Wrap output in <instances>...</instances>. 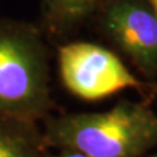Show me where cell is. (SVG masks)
Segmentation results:
<instances>
[{"instance_id":"cell-2","label":"cell","mask_w":157,"mask_h":157,"mask_svg":"<svg viewBox=\"0 0 157 157\" xmlns=\"http://www.w3.org/2000/svg\"><path fill=\"white\" fill-rule=\"evenodd\" d=\"M51 106L47 50L33 28L0 22V115L37 122Z\"/></svg>"},{"instance_id":"cell-6","label":"cell","mask_w":157,"mask_h":157,"mask_svg":"<svg viewBox=\"0 0 157 157\" xmlns=\"http://www.w3.org/2000/svg\"><path fill=\"white\" fill-rule=\"evenodd\" d=\"M97 0H51V9L62 22L77 20L90 11Z\"/></svg>"},{"instance_id":"cell-9","label":"cell","mask_w":157,"mask_h":157,"mask_svg":"<svg viewBox=\"0 0 157 157\" xmlns=\"http://www.w3.org/2000/svg\"><path fill=\"white\" fill-rule=\"evenodd\" d=\"M148 157H157V152H156V153H153V155H151V156H148Z\"/></svg>"},{"instance_id":"cell-1","label":"cell","mask_w":157,"mask_h":157,"mask_svg":"<svg viewBox=\"0 0 157 157\" xmlns=\"http://www.w3.org/2000/svg\"><path fill=\"white\" fill-rule=\"evenodd\" d=\"M46 147L90 157H143L157 147V114L148 106L122 101L101 113H75L47 121Z\"/></svg>"},{"instance_id":"cell-8","label":"cell","mask_w":157,"mask_h":157,"mask_svg":"<svg viewBox=\"0 0 157 157\" xmlns=\"http://www.w3.org/2000/svg\"><path fill=\"white\" fill-rule=\"evenodd\" d=\"M149 4H151V7H152V12H153L156 14V17H157V0H148Z\"/></svg>"},{"instance_id":"cell-4","label":"cell","mask_w":157,"mask_h":157,"mask_svg":"<svg viewBox=\"0 0 157 157\" xmlns=\"http://www.w3.org/2000/svg\"><path fill=\"white\" fill-rule=\"evenodd\" d=\"M105 28L114 42L147 75L157 71V17L132 0H118L107 8Z\"/></svg>"},{"instance_id":"cell-5","label":"cell","mask_w":157,"mask_h":157,"mask_svg":"<svg viewBox=\"0 0 157 157\" xmlns=\"http://www.w3.org/2000/svg\"><path fill=\"white\" fill-rule=\"evenodd\" d=\"M36 122L0 115V157H46Z\"/></svg>"},{"instance_id":"cell-7","label":"cell","mask_w":157,"mask_h":157,"mask_svg":"<svg viewBox=\"0 0 157 157\" xmlns=\"http://www.w3.org/2000/svg\"><path fill=\"white\" fill-rule=\"evenodd\" d=\"M46 157H90V156L72 149H58V152H55V153H46Z\"/></svg>"},{"instance_id":"cell-3","label":"cell","mask_w":157,"mask_h":157,"mask_svg":"<svg viewBox=\"0 0 157 157\" xmlns=\"http://www.w3.org/2000/svg\"><path fill=\"white\" fill-rule=\"evenodd\" d=\"M58 62L63 84L82 100L96 101L127 88L140 86L139 80L115 54L94 43L62 46Z\"/></svg>"}]
</instances>
